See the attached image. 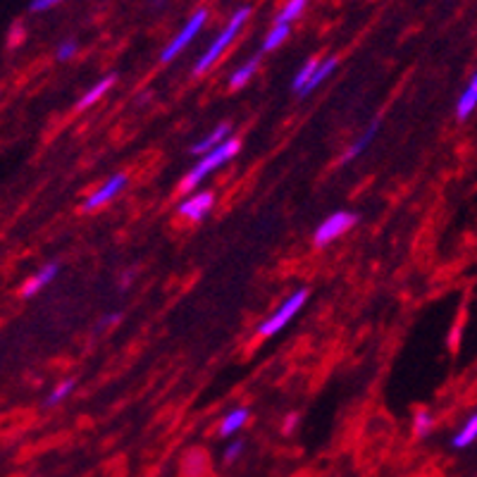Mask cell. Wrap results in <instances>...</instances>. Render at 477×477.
Here are the masks:
<instances>
[{
  "label": "cell",
  "instance_id": "cell-1",
  "mask_svg": "<svg viewBox=\"0 0 477 477\" xmlns=\"http://www.w3.org/2000/svg\"><path fill=\"white\" fill-rule=\"evenodd\" d=\"M251 13H253L251 5H241L234 10L230 22L225 24V29H222V32L212 39L211 46L201 53V58H198L196 65H194V75L201 76L205 75L208 69H212V65L230 50V46H232V43L238 39V34L244 32V27L248 24V20H251Z\"/></svg>",
  "mask_w": 477,
  "mask_h": 477
},
{
  "label": "cell",
  "instance_id": "cell-2",
  "mask_svg": "<svg viewBox=\"0 0 477 477\" xmlns=\"http://www.w3.org/2000/svg\"><path fill=\"white\" fill-rule=\"evenodd\" d=\"M238 148H241V141L232 137V139H227V141L222 143V146H218L215 150L201 156L198 165H194L189 175L182 179V191H191V189H196L198 184H203V179L208 177V175H212L215 170H220L222 165L230 163V160H232V158L238 153Z\"/></svg>",
  "mask_w": 477,
  "mask_h": 477
},
{
  "label": "cell",
  "instance_id": "cell-3",
  "mask_svg": "<svg viewBox=\"0 0 477 477\" xmlns=\"http://www.w3.org/2000/svg\"><path fill=\"white\" fill-rule=\"evenodd\" d=\"M208 20H211V10H208L205 5L196 7V10L189 14V20L182 24V29H179L177 34L172 36V41L163 48V53H160V62H172L175 58H179V55L184 53L186 48L196 41V36L203 32Z\"/></svg>",
  "mask_w": 477,
  "mask_h": 477
},
{
  "label": "cell",
  "instance_id": "cell-4",
  "mask_svg": "<svg viewBox=\"0 0 477 477\" xmlns=\"http://www.w3.org/2000/svg\"><path fill=\"white\" fill-rule=\"evenodd\" d=\"M308 296H310V292H308V289H296V292H293L289 299L282 301L280 308H274L273 313L267 315L266 320L258 325V329H256V332H258V337H273V334H277L280 329H284L286 325H289V322H292L293 318L299 315L301 308L306 306Z\"/></svg>",
  "mask_w": 477,
  "mask_h": 477
},
{
  "label": "cell",
  "instance_id": "cell-5",
  "mask_svg": "<svg viewBox=\"0 0 477 477\" xmlns=\"http://www.w3.org/2000/svg\"><path fill=\"white\" fill-rule=\"evenodd\" d=\"M356 222H358V215H354V212L348 211L332 212L329 218L322 220L320 227L313 232V244L318 246V248H325V246H329L339 237H344L351 227H356Z\"/></svg>",
  "mask_w": 477,
  "mask_h": 477
},
{
  "label": "cell",
  "instance_id": "cell-6",
  "mask_svg": "<svg viewBox=\"0 0 477 477\" xmlns=\"http://www.w3.org/2000/svg\"><path fill=\"white\" fill-rule=\"evenodd\" d=\"M127 175H112V177L105 182L103 186H98V189L91 194L89 198H86V203H84V211H98V208H103V205H108L112 198H117L120 194H122V189L127 186Z\"/></svg>",
  "mask_w": 477,
  "mask_h": 477
},
{
  "label": "cell",
  "instance_id": "cell-7",
  "mask_svg": "<svg viewBox=\"0 0 477 477\" xmlns=\"http://www.w3.org/2000/svg\"><path fill=\"white\" fill-rule=\"evenodd\" d=\"M212 203H215V196H212L211 191H196L194 196L182 201V205H179V215L191 220V222H198V220H203L205 215L211 212Z\"/></svg>",
  "mask_w": 477,
  "mask_h": 477
},
{
  "label": "cell",
  "instance_id": "cell-8",
  "mask_svg": "<svg viewBox=\"0 0 477 477\" xmlns=\"http://www.w3.org/2000/svg\"><path fill=\"white\" fill-rule=\"evenodd\" d=\"M58 274H60V263H55V260L53 263H46L39 273L29 277V282L24 284V289H22V296H24V299H32L36 293H41L48 284H53Z\"/></svg>",
  "mask_w": 477,
  "mask_h": 477
},
{
  "label": "cell",
  "instance_id": "cell-9",
  "mask_svg": "<svg viewBox=\"0 0 477 477\" xmlns=\"http://www.w3.org/2000/svg\"><path fill=\"white\" fill-rule=\"evenodd\" d=\"M227 139H232V127H230V124H218L208 137L191 146V153H194V156H205V153H211V150H215L218 146H222Z\"/></svg>",
  "mask_w": 477,
  "mask_h": 477
},
{
  "label": "cell",
  "instance_id": "cell-10",
  "mask_svg": "<svg viewBox=\"0 0 477 477\" xmlns=\"http://www.w3.org/2000/svg\"><path fill=\"white\" fill-rule=\"evenodd\" d=\"M115 82H117V75L103 76L101 82H95L94 86H91V89L86 91L82 98H79V103H76V110H86V108H91V105H95V103L101 101L103 95L108 94V91L115 86Z\"/></svg>",
  "mask_w": 477,
  "mask_h": 477
},
{
  "label": "cell",
  "instance_id": "cell-11",
  "mask_svg": "<svg viewBox=\"0 0 477 477\" xmlns=\"http://www.w3.org/2000/svg\"><path fill=\"white\" fill-rule=\"evenodd\" d=\"M260 69V55H253L248 60H244L230 76V89H244L246 84L251 82L256 72Z\"/></svg>",
  "mask_w": 477,
  "mask_h": 477
},
{
  "label": "cell",
  "instance_id": "cell-12",
  "mask_svg": "<svg viewBox=\"0 0 477 477\" xmlns=\"http://www.w3.org/2000/svg\"><path fill=\"white\" fill-rule=\"evenodd\" d=\"M475 108H477V72L471 76V82H468V86H465L461 98H458L456 117L464 122V120H468V117L475 112Z\"/></svg>",
  "mask_w": 477,
  "mask_h": 477
},
{
  "label": "cell",
  "instance_id": "cell-13",
  "mask_svg": "<svg viewBox=\"0 0 477 477\" xmlns=\"http://www.w3.org/2000/svg\"><path fill=\"white\" fill-rule=\"evenodd\" d=\"M377 134H380V120H373V122L368 124V130L363 131L361 137H358L354 143H351V148H348L346 156H344V163H348V160H354V158L363 156V153L368 150L370 143L375 141Z\"/></svg>",
  "mask_w": 477,
  "mask_h": 477
},
{
  "label": "cell",
  "instance_id": "cell-14",
  "mask_svg": "<svg viewBox=\"0 0 477 477\" xmlns=\"http://www.w3.org/2000/svg\"><path fill=\"white\" fill-rule=\"evenodd\" d=\"M308 5H310V0H286L284 5L280 7L277 17H274V22H277V24H289V27H292L293 22L303 17Z\"/></svg>",
  "mask_w": 477,
  "mask_h": 477
},
{
  "label": "cell",
  "instance_id": "cell-15",
  "mask_svg": "<svg viewBox=\"0 0 477 477\" xmlns=\"http://www.w3.org/2000/svg\"><path fill=\"white\" fill-rule=\"evenodd\" d=\"M337 65H339V60H337V58H325V60H320V65H318V69H315L313 79H310L306 89L299 94L301 98H303V95H310L315 89H318V86H320L322 82H325V79H329L334 69H337Z\"/></svg>",
  "mask_w": 477,
  "mask_h": 477
},
{
  "label": "cell",
  "instance_id": "cell-16",
  "mask_svg": "<svg viewBox=\"0 0 477 477\" xmlns=\"http://www.w3.org/2000/svg\"><path fill=\"white\" fill-rule=\"evenodd\" d=\"M289 34H292V27H289V24H277V22H274L273 27L266 32V39H263V50H266V53L277 50V48H280L282 43L289 39Z\"/></svg>",
  "mask_w": 477,
  "mask_h": 477
},
{
  "label": "cell",
  "instance_id": "cell-17",
  "mask_svg": "<svg viewBox=\"0 0 477 477\" xmlns=\"http://www.w3.org/2000/svg\"><path fill=\"white\" fill-rule=\"evenodd\" d=\"M246 423H248V410L246 409L230 410L225 416V420H222V425H220V436H232L234 432H238Z\"/></svg>",
  "mask_w": 477,
  "mask_h": 477
},
{
  "label": "cell",
  "instance_id": "cell-18",
  "mask_svg": "<svg viewBox=\"0 0 477 477\" xmlns=\"http://www.w3.org/2000/svg\"><path fill=\"white\" fill-rule=\"evenodd\" d=\"M475 439H477V413L465 420L464 428L454 435L451 444H454V449H465V446H471Z\"/></svg>",
  "mask_w": 477,
  "mask_h": 477
},
{
  "label": "cell",
  "instance_id": "cell-19",
  "mask_svg": "<svg viewBox=\"0 0 477 477\" xmlns=\"http://www.w3.org/2000/svg\"><path fill=\"white\" fill-rule=\"evenodd\" d=\"M318 65H320V60H318V58H310L308 62H303V68H301L299 72H296V76H293V82H292V89L296 91V94H301V91L306 89L308 82L313 79Z\"/></svg>",
  "mask_w": 477,
  "mask_h": 477
},
{
  "label": "cell",
  "instance_id": "cell-20",
  "mask_svg": "<svg viewBox=\"0 0 477 477\" xmlns=\"http://www.w3.org/2000/svg\"><path fill=\"white\" fill-rule=\"evenodd\" d=\"M75 387H76L75 380L60 382V384H58V387H55L53 392H50V394H48V399H46L48 409H50V406H60V403L65 401V399H68V396L72 394V392H75Z\"/></svg>",
  "mask_w": 477,
  "mask_h": 477
},
{
  "label": "cell",
  "instance_id": "cell-21",
  "mask_svg": "<svg viewBox=\"0 0 477 477\" xmlns=\"http://www.w3.org/2000/svg\"><path fill=\"white\" fill-rule=\"evenodd\" d=\"M432 425H435V418L429 416L428 410H420L416 420H413V432H416L418 436H428L429 432H432Z\"/></svg>",
  "mask_w": 477,
  "mask_h": 477
},
{
  "label": "cell",
  "instance_id": "cell-22",
  "mask_svg": "<svg viewBox=\"0 0 477 477\" xmlns=\"http://www.w3.org/2000/svg\"><path fill=\"white\" fill-rule=\"evenodd\" d=\"M76 53H79V43L76 41H62L60 46H58V50H55V60L58 62H69L72 58H76Z\"/></svg>",
  "mask_w": 477,
  "mask_h": 477
},
{
  "label": "cell",
  "instance_id": "cell-23",
  "mask_svg": "<svg viewBox=\"0 0 477 477\" xmlns=\"http://www.w3.org/2000/svg\"><path fill=\"white\" fill-rule=\"evenodd\" d=\"M58 5H62V0H29V13L32 14H43L55 10Z\"/></svg>",
  "mask_w": 477,
  "mask_h": 477
},
{
  "label": "cell",
  "instance_id": "cell-24",
  "mask_svg": "<svg viewBox=\"0 0 477 477\" xmlns=\"http://www.w3.org/2000/svg\"><path fill=\"white\" fill-rule=\"evenodd\" d=\"M244 439H237V442H232L230 444V446H227V451H225V464H234V461H238V458H241V454H244Z\"/></svg>",
  "mask_w": 477,
  "mask_h": 477
},
{
  "label": "cell",
  "instance_id": "cell-25",
  "mask_svg": "<svg viewBox=\"0 0 477 477\" xmlns=\"http://www.w3.org/2000/svg\"><path fill=\"white\" fill-rule=\"evenodd\" d=\"M120 318H122V315H120V313L105 315V320H103V322H101V325H98V329H103V328H108V325H112V322H117V320H120Z\"/></svg>",
  "mask_w": 477,
  "mask_h": 477
},
{
  "label": "cell",
  "instance_id": "cell-26",
  "mask_svg": "<svg viewBox=\"0 0 477 477\" xmlns=\"http://www.w3.org/2000/svg\"><path fill=\"white\" fill-rule=\"evenodd\" d=\"M296 423H299V416H296V413H292V416H289L284 420V432H292L293 425H296Z\"/></svg>",
  "mask_w": 477,
  "mask_h": 477
}]
</instances>
